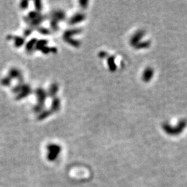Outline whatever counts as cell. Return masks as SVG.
<instances>
[{"instance_id": "obj_1", "label": "cell", "mask_w": 187, "mask_h": 187, "mask_svg": "<svg viewBox=\"0 0 187 187\" xmlns=\"http://www.w3.org/2000/svg\"><path fill=\"white\" fill-rule=\"evenodd\" d=\"M49 153L48 155V159L50 161H53L57 158L60 153V148L56 146H51L49 148Z\"/></svg>"}]
</instances>
